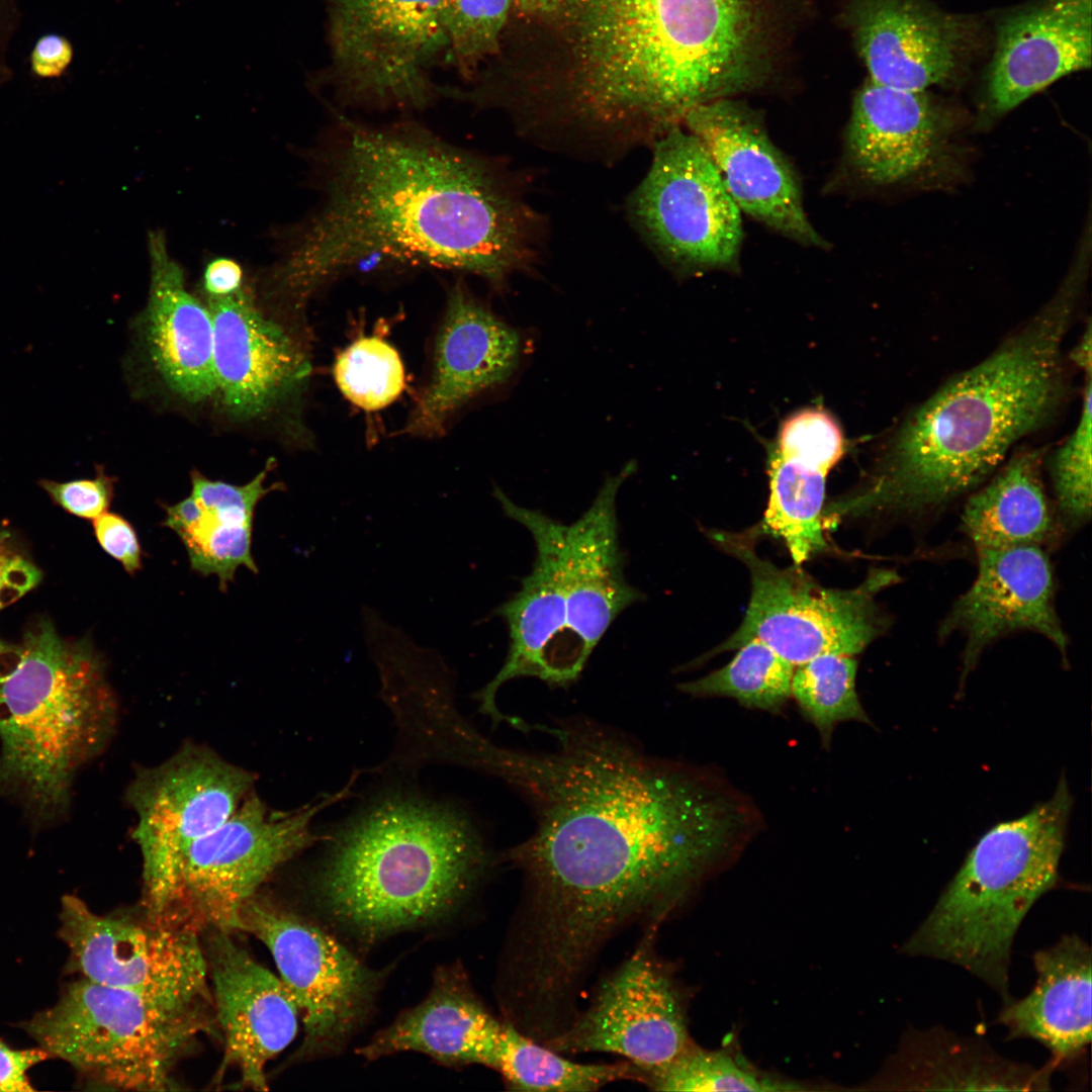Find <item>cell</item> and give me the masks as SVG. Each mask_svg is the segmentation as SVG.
Instances as JSON below:
<instances>
[{
	"label": "cell",
	"instance_id": "6da1fadb",
	"mask_svg": "<svg viewBox=\"0 0 1092 1092\" xmlns=\"http://www.w3.org/2000/svg\"><path fill=\"white\" fill-rule=\"evenodd\" d=\"M539 728L552 748L480 735L469 765L533 810L534 832L507 854L525 883L511 962L534 991L562 998L576 994L612 936L636 921L656 926L752 840L760 818L711 770L648 755L598 723Z\"/></svg>",
	"mask_w": 1092,
	"mask_h": 1092
},
{
	"label": "cell",
	"instance_id": "7a4b0ae2",
	"mask_svg": "<svg viewBox=\"0 0 1092 1092\" xmlns=\"http://www.w3.org/2000/svg\"><path fill=\"white\" fill-rule=\"evenodd\" d=\"M755 19V0H559L509 19L482 91L532 122L661 135L732 95Z\"/></svg>",
	"mask_w": 1092,
	"mask_h": 1092
},
{
	"label": "cell",
	"instance_id": "3957f363",
	"mask_svg": "<svg viewBox=\"0 0 1092 1092\" xmlns=\"http://www.w3.org/2000/svg\"><path fill=\"white\" fill-rule=\"evenodd\" d=\"M321 201L277 287L307 302L369 256L500 284L532 260L535 217L484 159L414 123L339 116L315 157Z\"/></svg>",
	"mask_w": 1092,
	"mask_h": 1092
},
{
	"label": "cell",
	"instance_id": "277c9868",
	"mask_svg": "<svg viewBox=\"0 0 1092 1092\" xmlns=\"http://www.w3.org/2000/svg\"><path fill=\"white\" fill-rule=\"evenodd\" d=\"M1086 278L1083 268L1072 266L1027 323L910 413L869 481L832 512L922 515L984 482L1013 445L1057 411L1064 392L1062 345Z\"/></svg>",
	"mask_w": 1092,
	"mask_h": 1092
},
{
	"label": "cell",
	"instance_id": "5b68a950",
	"mask_svg": "<svg viewBox=\"0 0 1092 1092\" xmlns=\"http://www.w3.org/2000/svg\"><path fill=\"white\" fill-rule=\"evenodd\" d=\"M326 840L315 896L366 941L443 918L486 867L483 843L461 811L412 793L380 797Z\"/></svg>",
	"mask_w": 1092,
	"mask_h": 1092
},
{
	"label": "cell",
	"instance_id": "8992f818",
	"mask_svg": "<svg viewBox=\"0 0 1092 1092\" xmlns=\"http://www.w3.org/2000/svg\"><path fill=\"white\" fill-rule=\"evenodd\" d=\"M104 664L87 641L49 621L0 653V785L39 813L65 807L76 772L102 750L116 721Z\"/></svg>",
	"mask_w": 1092,
	"mask_h": 1092
},
{
	"label": "cell",
	"instance_id": "52a82bcc",
	"mask_svg": "<svg viewBox=\"0 0 1092 1092\" xmlns=\"http://www.w3.org/2000/svg\"><path fill=\"white\" fill-rule=\"evenodd\" d=\"M1072 805L1063 777L1048 801L988 830L901 951L957 965L1010 1001L1013 941L1058 883Z\"/></svg>",
	"mask_w": 1092,
	"mask_h": 1092
},
{
	"label": "cell",
	"instance_id": "ba28073f",
	"mask_svg": "<svg viewBox=\"0 0 1092 1092\" xmlns=\"http://www.w3.org/2000/svg\"><path fill=\"white\" fill-rule=\"evenodd\" d=\"M209 1027L204 1012H176L85 978L38 1012L26 1030L50 1057L106 1088L173 1089V1070Z\"/></svg>",
	"mask_w": 1092,
	"mask_h": 1092
},
{
	"label": "cell",
	"instance_id": "9c48e42d",
	"mask_svg": "<svg viewBox=\"0 0 1092 1092\" xmlns=\"http://www.w3.org/2000/svg\"><path fill=\"white\" fill-rule=\"evenodd\" d=\"M713 538L747 567L751 590L741 624L711 654L757 639L796 667L824 653L855 656L888 629L876 598L900 580L896 571L872 568L854 587L829 588L798 567L760 557L744 535L719 532Z\"/></svg>",
	"mask_w": 1092,
	"mask_h": 1092
},
{
	"label": "cell",
	"instance_id": "30bf717a",
	"mask_svg": "<svg viewBox=\"0 0 1092 1092\" xmlns=\"http://www.w3.org/2000/svg\"><path fill=\"white\" fill-rule=\"evenodd\" d=\"M254 775L202 744L187 743L163 762L138 769L126 800L143 868V909L182 916L178 882L182 859L222 824L252 793Z\"/></svg>",
	"mask_w": 1092,
	"mask_h": 1092
},
{
	"label": "cell",
	"instance_id": "8fae6325",
	"mask_svg": "<svg viewBox=\"0 0 1092 1092\" xmlns=\"http://www.w3.org/2000/svg\"><path fill=\"white\" fill-rule=\"evenodd\" d=\"M60 935L82 978L125 990L176 1012L212 1004L202 932L175 916L93 912L76 896L62 899Z\"/></svg>",
	"mask_w": 1092,
	"mask_h": 1092
},
{
	"label": "cell",
	"instance_id": "7c38bea8",
	"mask_svg": "<svg viewBox=\"0 0 1092 1092\" xmlns=\"http://www.w3.org/2000/svg\"><path fill=\"white\" fill-rule=\"evenodd\" d=\"M333 84L346 101L423 108L427 69L447 50L443 0H328Z\"/></svg>",
	"mask_w": 1092,
	"mask_h": 1092
},
{
	"label": "cell",
	"instance_id": "4fadbf2b",
	"mask_svg": "<svg viewBox=\"0 0 1092 1092\" xmlns=\"http://www.w3.org/2000/svg\"><path fill=\"white\" fill-rule=\"evenodd\" d=\"M349 789L291 811L270 809L251 793L185 853L178 882L180 914L203 930H238L243 905L278 868L317 840L312 819Z\"/></svg>",
	"mask_w": 1092,
	"mask_h": 1092
},
{
	"label": "cell",
	"instance_id": "5bb4252c",
	"mask_svg": "<svg viewBox=\"0 0 1092 1092\" xmlns=\"http://www.w3.org/2000/svg\"><path fill=\"white\" fill-rule=\"evenodd\" d=\"M238 930L266 945L302 1013L298 1059L339 1051L364 1019L379 974L327 931L260 892L243 905Z\"/></svg>",
	"mask_w": 1092,
	"mask_h": 1092
},
{
	"label": "cell",
	"instance_id": "9a60e30c",
	"mask_svg": "<svg viewBox=\"0 0 1092 1092\" xmlns=\"http://www.w3.org/2000/svg\"><path fill=\"white\" fill-rule=\"evenodd\" d=\"M652 164L632 198V210L656 247L686 269L733 265L742 238L741 211L708 152L673 125L654 145Z\"/></svg>",
	"mask_w": 1092,
	"mask_h": 1092
},
{
	"label": "cell",
	"instance_id": "2e32d148",
	"mask_svg": "<svg viewBox=\"0 0 1092 1092\" xmlns=\"http://www.w3.org/2000/svg\"><path fill=\"white\" fill-rule=\"evenodd\" d=\"M655 928L646 929L632 954L602 981L587 1008L545 1045L559 1054L619 1055L646 1076L691 1043L678 990L653 951Z\"/></svg>",
	"mask_w": 1092,
	"mask_h": 1092
},
{
	"label": "cell",
	"instance_id": "e0dca14e",
	"mask_svg": "<svg viewBox=\"0 0 1092 1092\" xmlns=\"http://www.w3.org/2000/svg\"><path fill=\"white\" fill-rule=\"evenodd\" d=\"M522 352L519 331L457 282L434 336L428 378L398 434L444 437L465 407L512 378Z\"/></svg>",
	"mask_w": 1092,
	"mask_h": 1092
},
{
	"label": "cell",
	"instance_id": "ac0fdd59",
	"mask_svg": "<svg viewBox=\"0 0 1092 1092\" xmlns=\"http://www.w3.org/2000/svg\"><path fill=\"white\" fill-rule=\"evenodd\" d=\"M682 121L708 152L740 211L798 243L826 245L805 212L791 164L756 113L727 97L694 107Z\"/></svg>",
	"mask_w": 1092,
	"mask_h": 1092
},
{
	"label": "cell",
	"instance_id": "d6986e66",
	"mask_svg": "<svg viewBox=\"0 0 1092 1092\" xmlns=\"http://www.w3.org/2000/svg\"><path fill=\"white\" fill-rule=\"evenodd\" d=\"M628 477L623 468L608 475L582 516L563 525L569 590L554 688L574 682L617 617L645 598L625 578L619 542L617 496Z\"/></svg>",
	"mask_w": 1092,
	"mask_h": 1092
},
{
	"label": "cell",
	"instance_id": "ffe728a7",
	"mask_svg": "<svg viewBox=\"0 0 1092 1092\" xmlns=\"http://www.w3.org/2000/svg\"><path fill=\"white\" fill-rule=\"evenodd\" d=\"M216 392L235 417L261 416L301 398L312 373L307 333L265 315L242 288L208 296Z\"/></svg>",
	"mask_w": 1092,
	"mask_h": 1092
},
{
	"label": "cell",
	"instance_id": "44dd1931",
	"mask_svg": "<svg viewBox=\"0 0 1092 1092\" xmlns=\"http://www.w3.org/2000/svg\"><path fill=\"white\" fill-rule=\"evenodd\" d=\"M977 556L975 580L938 627L939 639L953 633L965 639L962 677L987 647L1017 631L1045 637L1067 662L1069 639L1056 610L1053 567L1042 547L982 549Z\"/></svg>",
	"mask_w": 1092,
	"mask_h": 1092
},
{
	"label": "cell",
	"instance_id": "7402d4cb",
	"mask_svg": "<svg viewBox=\"0 0 1092 1092\" xmlns=\"http://www.w3.org/2000/svg\"><path fill=\"white\" fill-rule=\"evenodd\" d=\"M847 18L870 80L896 89L953 81L977 40L971 18L928 0H849Z\"/></svg>",
	"mask_w": 1092,
	"mask_h": 1092
},
{
	"label": "cell",
	"instance_id": "603a6c76",
	"mask_svg": "<svg viewBox=\"0 0 1092 1092\" xmlns=\"http://www.w3.org/2000/svg\"><path fill=\"white\" fill-rule=\"evenodd\" d=\"M204 940L224 1065L244 1087L268 1089L266 1066L294 1039L298 1006L280 978L240 945L234 931L206 929Z\"/></svg>",
	"mask_w": 1092,
	"mask_h": 1092
},
{
	"label": "cell",
	"instance_id": "cb8c5ba5",
	"mask_svg": "<svg viewBox=\"0 0 1092 1092\" xmlns=\"http://www.w3.org/2000/svg\"><path fill=\"white\" fill-rule=\"evenodd\" d=\"M1092 0H1040L1004 16L985 80L982 115L1006 114L1057 80L1091 67Z\"/></svg>",
	"mask_w": 1092,
	"mask_h": 1092
},
{
	"label": "cell",
	"instance_id": "d4e9b609",
	"mask_svg": "<svg viewBox=\"0 0 1092 1092\" xmlns=\"http://www.w3.org/2000/svg\"><path fill=\"white\" fill-rule=\"evenodd\" d=\"M949 119L926 91H909L872 80L857 92L845 151L856 176L887 186L918 178L945 158Z\"/></svg>",
	"mask_w": 1092,
	"mask_h": 1092
},
{
	"label": "cell",
	"instance_id": "484cf974",
	"mask_svg": "<svg viewBox=\"0 0 1092 1092\" xmlns=\"http://www.w3.org/2000/svg\"><path fill=\"white\" fill-rule=\"evenodd\" d=\"M150 289L144 314L150 358L166 385L189 402L216 393L210 311L185 285L161 231L148 237Z\"/></svg>",
	"mask_w": 1092,
	"mask_h": 1092
},
{
	"label": "cell",
	"instance_id": "4316f807",
	"mask_svg": "<svg viewBox=\"0 0 1092 1092\" xmlns=\"http://www.w3.org/2000/svg\"><path fill=\"white\" fill-rule=\"evenodd\" d=\"M505 1021L478 999L459 967L436 973L429 995L402 1012L358 1051L367 1060L401 1052L429 1056L446 1066L478 1064L494 1070Z\"/></svg>",
	"mask_w": 1092,
	"mask_h": 1092
},
{
	"label": "cell",
	"instance_id": "83f0119b",
	"mask_svg": "<svg viewBox=\"0 0 1092 1092\" xmlns=\"http://www.w3.org/2000/svg\"><path fill=\"white\" fill-rule=\"evenodd\" d=\"M1091 957L1090 945L1075 933L1037 950L1034 986L1003 1004L996 1017L1006 1038L1038 1041L1056 1066L1081 1057L1091 1042Z\"/></svg>",
	"mask_w": 1092,
	"mask_h": 1092
},
{
	"label": "cell",
	"instance_id": "f1b7e54d",
	"mask_svg": "<svg viewBox=\"0 0 1092 1092\" xmlns=\"http://www.w3.org/2000/svg\"><path fill=\"white\" fill-rule=\"evenodd\" d=\"M275 460L244 485L211 480L193 470L192 491L183 500L166 508L164 525L182 540L191 567L203 575H215L221 589L234 580L239 567L257 573L252 555L255 509L281 483L265 486Z\"/></svg>",
	"mask_w": 1092,
	"mask_h": 1092
},
{
	"label": "cell",
	"instance_id": "f546056e",
	"mask_svg": "<svg viewBox=\"0 0 1092 1092\" xmlns=\"http://www.w3.org/2000/svg\"><path fill=\"white\" fill-rule=\"evenodd\" d=\"M1056 1065L1006 1059L979 1037L941 1026L906 1031L887 1083L906 1091H1045Z\"/></svg>",
	"mask_w": 1092,
	"mask_h": 1092
},
{
	"label": "cell",
	"instance_id": "4dcf8cb0",
	"mask_svg": "<svg viewBox=\"0 0 1092 1092\" xmlns=\"http://www.w3.org/2000/svg\"><path fill=\"white\" fill-rule=\"evenodd\" d=\"M1042 456L1023 449L998 470L965 505L961 529L977 550L1022 545L1042 547L1058 521L1042 479Z\"/></svg>",
	"mask_w": 1092,
	"mask_h": 1092
},
{
	"label": "cell",
	"instance_id": "1f68e13d",
	"mask_svg": "<svg viewBox=\"0 0 1092 1092\" xmlns=\"http://www.w3.org/2000/svg\"><path fill=\"white\" fill-rule=\"evenodd\" d=\"M762 530L781 539L796 566L823 551L827 472L775 451Z\"/></svg>",
	"mask_w": 1092,
	"mask_h": 1092
},
{
	"label": "cell",
	"instance_id": "d6a6232c",
	"mask_svg": "<svg viewBox=\"0 0 1092 1092\" xmlns=\"http://www.w3.org/2000/svg\"><path fill=\"white\" fill-rule=\"evenodd\" d=\"M494 1070L511 1090L596 1091L622 1081L644 1082L645 1072L632 1063L572 1062L505 1021Z\"/></svg>",
	"mask_w": 1092,
	"mask_h": 1092
},
{
	"label": "cell",
	"instance_id": "836d02e7",
	"mask_svg": "<svg viewBox=\"0 0 1092 1092\" xmlns=\"http://www.w3.org/2000/svg\"><path fill=\"white\" fill-rule=\"evenodd\" d=\"M794 669L767 644L751 639L727 664L678 689L696 698L726 697L750 709L779 713L791 698Z\"/></svg>",
	"mask_w": 1092,
	"mask_h": 1092
},
{
	"label": "cell",
	"instance_id": "e575fe53",
	"mask_svg": "<svg viewBox=\"0 0 1092 1092\" xmlns=\"http://www.w3.org/2000/svg\"><path fill=\"white\" fill-rule=\"evenodd\" d=\"M857 661L853 655L824 653L797 665L791 697L814 725L825 748L837 724L856 721L872 725L855 686Z\"/></svg>",
	"mask_w": 1092,
	"mask_h": 1092
},
{
	"label": "cell",
	"instance_id": "d590c367",
	"mask_svg": "<svg viewBox=\"0 0 1092 1092\" xmlns=\"http://www.w3.org/2000/svg\"><path fill=\"white\" fill-rule=\"evenodd\" d=\"M333 377L342 395L366 413L387 407L406 387L400 355L379 332L362 335L341 350Z\"/></svg>",
	"mask_w": 1092,
	"mask_h": 1092
},
{
	"label": "cell",
	"instance_id": "8d00e7d4",
	"mask_svg": "<svg viewBox=\"0 0 1092 1092\" xmlns=\"http://www.w3.org/2000/svg\"><path fill=\"white\" fill-rule=\"evenodd\" d=\"M656 1091H799L792 1082L761 1076L726 1051L690 1043L666 1066L649 1072L644 1083Z\"/></svg>",
	"mask_w": 1092,
	"mask_h": 1092
},
{
	"label": "cell",
	"instance_id": "74e56055",
	"mask_svg": "<svg viewBox=\"0 0 1092 1092\" xmlns=\"http://www.w3.org/2000/svg\"><path fill=\"white\" fill-rule=\"evenodd\" d=\"M1091 399L1092 372H1089L1085 374L1079 421L1073 432L1053 454L1050 466L1061 522L1071 529L1084 526L1091 518Z\"/></svg>",
	"mask_w": 1092,
	"mask_h": 1092
},
{
	"label": "cell",
	"instance_id": "f35d334b",
	"mask_svg": "<svg viewBox=\"0 0 1092 1092\" xmlns=\"http://www.w3.org/2000/svg\"><path fill=\"white\" fill-rule=\"evenodd\" d=\"M511 9L512 0H443L447 50L463 76L497 55Z\"/></svg>",
	"mask_w": 1092,
	"mask_h": 1092
},
{
	"label": "cell",
	"instance_id": "ab89813d",
	"mask_svg": "<svg viewBox=\"0 0 1092 1092\" xmlns=\"http://www.w3.org/2000/svg\"><path fill=\"white\" fill-rule=\"evenodd\" d=\"M844 449V437L836 421L825 411L806 408L783 423L776 451L828 473Z\"/></svg>",
	"mask_w": 1092,
	"mask_h": 1092
},
{
	"label": "cell",
	"instance_id": "60d3db41",
	"mask_svg": "<svg viewBox=\"0 0 1092 1092\" xmlns=\"http://www.w3.org/2000/svg\"><path fill=\"white\" fill-rule=\"evenodd\" d=\"M39 485L66 512L94 520L107 512L113 497L114 479L98 467L93 478L63 482L41 479Z\"/></svg>",
	"mask_w": 1092,
	"mask_h": 1092
},
{
	"label": "cell",
	"instance_id": "b9f144b4",
	"mask_svg": "<svg viewBox=\"0 0 1092 1092\" xmlns=\"http://www.w3.org/2000/svg\"><path fill=\"white\" fill-rule=\"evenodd\" d=\"M94 534L102 549L134 574L142 567V548L133 527L121 516L105 512L93 520Z\"/></svg>",
	"mask_w": 1092,
	"mask_h": 1092
},
{
	"label": "cell",
	"instance_id": "7bdbcfd3",
	"mask_svg": "<svg viewBox=\"0 0 1092 1092\" xmlns=\"http://www.w3.org/2000/svg\"><path fill=\"white\" fill-rule=\"evenodd\" d=\"M40 579V570L30 560L0 549V610L25 596Z\"/></svg>",
	"mask_w": 1092,
	"mask_h": 1092
},
{
	"label": "cell",
	"instance_id": "ee69618b",
	"mask_svg": "<svg viewBox=\"0 0 1092 1092\" xmlns=\"http://www.w3.org/2000/svg\"><path fill=\"white\" fill-rule=\"evenodd\" d=\"M42 1049L15 1050L0 1042V1091H31L30 1068L48 1059Z\"/></svg>",
	"mask_w": 1092,
	"mask_h": 1092
},
{
	"label": "cell",
	"instance_id": "f6af8a7d",
	"mask_svg": "<svg viewBox=\"0 0 1092 1092\" xmlns=\"http://www.w3.org/2000/svg\"><path fill=\"white\" fill-rule=\"evenodd\" d=\"M73 60V47L64 36L46 34L35 43L30 65L32 72L41 78L61 76Z\"/></svg>",
	"mask_w": 1092,
	"mask_h": 1092
},
{
	"label": "cell",
	"instance_id": "bcb514c9",
	"mask_svg": "<svg viewBox=\"0 0 1092 1092\" xmlns=\"http://www.w3.org/2000/svg\"><path fill=\"white\" fill-rule=\"evenodd\" d=\"M243 270L230 258L210 261L203 273V288L208 296H226L241 289Z\"/></svg>",
	"mask_w": 1092,
	"mask_h": 1092
},
{
	"label": "cell",
	"instance_id": "7dc6e473",
	"mask_svg": "<svg viewBox=\"0 0 1092 1092\" xmlns=\"http://www.w3.org/2000/svg\"><path fill=\"white\" fill-rule=\"evenodd\" d=\"M559 0H512L510 18H533L551 11Z\"/></svg>",
	"mask_w": 1092,
	"mask_h": 1092
},
{
	"label": "cell",
	"instance_id": "c3c4849f",
	"mask_svg": "<svg viewBox=\"0 0 1092 1092\" xmlns=\"http://www.w3.org/2000/svg\"><path fill=\"white\" fill-rule=\"evenodd\" d=\"M1091 325L1088 324L1076 347L1071 352V359L1084 373L1092 372Z\"/></svg>",
	"mask_w": 1092,
	"mask_h": 1092
},
{
	"label": "cell",
	"instance_id": "681fc988",
	"mask_svg": "<svg viewBox=\"0 0 1092 1092\" xmlns=\"http://www.w3.org/2000/svg\"><path fill=\"white\" fill-rule=\"evenodd\" d=\"M777 18H778V17H777ZM777 24H778V23H777ZM775 36H776V35H775ZM775 40H776V39H775ZM775 40H774V44H775ZM774 44H772V47H774ZM772 49H774V48H772ZM771 53H772V50H771ZM771 53H770V57H771ZM770 57H769V60H768L767 66H766V68H765V70H764V73H763L762 77L764 76V74H766V73H767V70H768V68H769V66H770ZM762 77H761V79H762ZM761 79H760V81H761Z\"/></svg>",
	"mask_w": 1092,
	"mask_h": 1092
},
{
	"label": "cell",
	"instance_id": "f907efd6",
	"mask_svg": "<svg viewBox=\"0 0 1092 1092\" xmlns=\"http://www.w3.org/2000/svg\"><path fill=\"white\" fill-rule=\"evenodd\" d=\"M7 645L0 640V653L5 649Z\"/></svg>",
	"mask_w": 1092,
	"mask_h": 1092
}]
</instances>
